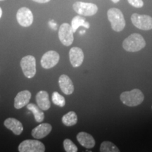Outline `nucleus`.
<instances>
[{
  "instance_id": "obj_1",
  "label": "nucleus",
  "mask_w": 152,
  "mask_h": 152,
  "mask_svg": "<svg viewBox=\"0 0 152 152\" xmlns=\"http://www.w3.org/2000/svg\"><path fill=\"white\" fill-rule=\"evenodd\" d=\"M146 42L144 37L138 33H133L125 38L123 42V47L127 52H137L144 48Z\"/></svg>"
},
{
  "instance_id": "obj_2",
  "label": "nucleus",
  "mask_w": 152,
  "mask_h": 152,
  "mask_svg": "<svg viewBox=\"0 0 152 152\" xmlns=\"http://www.w3.org/2000/svg\"><path fill=\"white\" fill-rule=\"evenodd\" d=\"M120 99L123 104L128 106H137L141 104L144 99L142 92L139 89H134L121 93Z\"/></svg>"
},
{
  "instance_id": "obj_3",
  "label": "nucleus",
  "mask_w": 152,
  "mask_h": 152,
  "mask_svg": "<svg viewBox=\"0 0 152 152\" xmlns=\"http://www.w3.org/2000/svg\"><path fill=\"white\" fill-rule=\"evenodd\" d=\"M107 16L111 23V28L115 32H121L125 27V20L123 14L120 9L111 8L107 11Z\"/></svg>"
},
{
  "instance_id": "obj_4",
  "label": "nucleus",
  "mask_w": 152,
  "mask_h": 152,
  "mask_svg": "<svg viewBox=\"0 0 152 152\" xmlns=\"http://www.w3.org/2000/svg\"><path fill=\"white\" fill-rule=\"evenodd\" d=\"M73 10L80 16H92L97 13V6L93 3L77 1L73 5Z\"/></svg>"
},
{
  "instance_id": "obj_5",
  "label": "nucleus",
  "mask_w": 152,
  "mask_h": 152,
  "mask_svg": "<svg viewBox=\"0 0 152 152\" xmlns=\"http://www.w3.org/2000/svg\"><path fill=\"white\" fill-rule=\"evenodd\" d=\"M20 67L24 75L28 78H32L36 74V60L32 55L24 56L20 61Z\"/></svg>"
},
{
  "instance_id": "obj_6",
  "label": "nucleus",
  "mask_w": 152,
  "mask_h": 152,
  "mask_svg": "<svg viewBox=\"0 0 152 152\" xmlns=\"http://www.w3.org/2000/svg\"><path fill=\"white\" fill-rule=\"evenodd\" d=\"M18 149L20 152H44L45 146L38 140H26L19 144Z\"/></svg>"
},
{
  "instance_id": "obj_7",
  "label": "nucleus",
  "mask_w": 152,
  "mask_h": 152,
  "mask_svg": "<svg viewBox=\"0 0 152 152\" xmlns=\"http://www.w3.org/2000/svg\"><path fill=\"white\" fill-rule=\"evenodd\" d=\"M131 21L136 28L142 30L152 29V18L148 15L133 14L131 16Z\"/></svg>"
},
{
  "instance_id": "obj_8",
  "label": "nucleus",
  "mask_w": 152,
  "mask_h": 152,
  "mask_svg": "<svg viewBox=\"0 0 152 152\" xmlns=\"http://www.w3.org/2000/svg\"><path fill=\"white\" fill-rule=\"evenodd\" d=\"M73 31L71 26L66 23H63L58 29V38L64 46H71L74 40Z\"/></svg>"
},
{
  "instance_id": "obj_9",
  "label": "nucleus",
  "mask_w": 152,
  "mask_h": 152,
  "mask_svg": "<svg viewBox=\"0 0 152 152\" xmlns=\"http://www.w3.org/2000/svg\"><path fill=\"white\" fill-rule=\"evenodd\" d=\"M17 21L23 27H29L33 23V14L27 7L19 9L16 14Z\"/></svg>"
},
{
  "instance_id": "obj_10",
  "label": "nucleus",
  "mask_w": 152,
  "mask_h": 152,
  "mask_svg": "<svg viewBox=\"0 0 152 152\" xmlns=\"http://www.w3.org/2000/svg\"><path fill=\"white\" fill-rule=\"evenodd\" d=\"M60 59V56L55 51H49L42 56L40 63L42 68L45 69H50L58 64Z\"/></svg>"
},
{
  "instance_id": "obj_11",
  "label": "nucleus",
  "mask_w": 152,
  "mask_h": 152,
  "mask_svg": "<svg viewBox=\"0 0 152 152\" xmlns=\"http://www.w3.org/2000/svg\"><path fill=\"white\" fill-rule=\"evenodd\" d=\"M69 58L71 65L74 68L79 67L84 61V53L80 48L74 47L69 52Z\"/></svg>"
},
{
  "instance_id": "obj_12",
  "label": "nucleus",
  "mask_w": 152,
  "mask_h": 152,
  "mask_svg": "<svg viewBox=\"0 0 152 152\" xmlns=\"http://www.w3.org/2000/svg\"><path fill=\"white\" fill-rule=\"evenodd\" d=\"M31 99V93L28 90H23L18 92L14 99V107L16 109H20L27 106Z\"/></svg>"
},
{
  "instance_id": "obj_13",
  "label": "nucleus",
  "mask_w": 152,
  "mask_h": 152,
  "mask_svg": "<svg viewBox=\"0 0 152 152\" xmlns=\"http://www.w3.org/2000/svg\"><path fill=\"white\" fill-rule=\"evenodd\" d=\"M52 130V126L49 123H41L31 132L32 136L35 139H42L47 137Z\"/></svg>"
},
{
  "instance_id": "obj_14",
  "label": "nucleus",
  "mask_w": 152,
  "mask_h": 152,
  "mask_svg": "<svg viewBox=\"0 0 152 152\" xmlns=\"http://www.w3.org/2000/svg\"><path fill=\"white\" fill-rule=\"evenodd\" d=\"M4 125L16 135H20L23 131V126L20 121L14 118H9L6 119L4 122Z\"/></svg>"
},
{
  "instance_id": "obj_15",
  "label": "nucleus",
  "mask_w": 152,
  "mask_h": 152,
  "mask_svg": "<svg viewBox=\"0 0 152 152\" xmlns=\"http://www.w3.org/2000/svg\"><path fill=\"white\" fill-rule=\"evenodd\" d=\"M61 90L66 95H70L74 92V85L71 79L66 75H61L58 79Z\"/></svg>"
},
{
  "instance_id": "obj_16",
  "label": "nucleus",
  "mask_w": 152,
  "mask_h": 152,
  "mask_svg": "<svg viewBox=\"0 0 152 152\" xmlns=\"http://www.w3.org/2000/svg\"><path fill=\"white\" fill-rule=\"evenodd\" d=\"M77 140L83 147L86 149H92L95 146V140L89 133L80 132L77 134Z\"/></svg>"
},
{
  "instance_id": "obj_17",
  "label": "nucleus",
  "mask_w": 152,
  "mask_h": 152,
  "mask_svg": "<svg viewBox=\"0 0 152 152\" xmlns=\"http://www.w3.org/2000/svg\"><path fill=\"white\" fill-rule=\"evenodd\" d=\"M36 102L37 106L42 111H47L51 106L49 94L46 91H39L36 95Z\"/></svg>"
},
{
  "instance_id": "obj_18",
  "label": "nucleus",
  "mask_w": 152,
  "mask_h": 152,
  "mask_svg": "<svg viewBox=\"0 0 152 152\" xmlns=\"http://www.w3.org/2000/svg\"><path fill=\"white\" fill-rule=\"evenodd\" d=\"M27 109L33 113L36 122L41 123L44 121V119H45V113H44L42 110L37 105L28 103L27 104Z\"/></svg>"
},
{
  "instance_id": "obj_19",
  "label": "nucleus",
  "mask_w": 152,
  "mask_h": 152,
  "mask_svg": "<svg viewBox=\"0 0 152 152\" xmlns=\"http://www.w3.org/2000/svg\"><path fill=\"white\" fill-rule=\"evenodd\" d=\"M71 26L73 33H75L76 30H77V28H78L80 26H83V27L86 28H90V23L87 21H86L84 17L81 16L80 15L74 17L71 21Z\"/></svg>"
},
{
  "instance_id": "obj_20",
  "label": "nucleus",
  "mask_w": 152,
  "mask_h": 152,
  "mask_svg": "<svg viewBox=\"0 0 152 152\" xmlns=\"http://www.w3.org/2000/svg\"><path fill=\"white\" fill-rule=\"evenodd\" d=\"M62 123L67 127H71L77 123V114L74 111H69L62 117Z\"/></svg>"
},
{
  "instance_id": "obj_21",
  "label": "nucleus",
  "mask_w": 152,
  "mask_h": 152,
  "mask_svg": "<svg viewBox=\"0 0 152 152\" xmlns=\"http://www.w3.org/2000/svg\"><path fill=\"white\" fill-rule=\"evenodd\" d=\"M101 152H119L120 149L113 143L109 141H104L101 144Z\"/></svg>"
},
{
  "instance_id": "obj_22",
  "label": "nucleus",
  "mask_w": 152,
  "mask_h": 152,
  "mask_svg": "<svg viewBox=\"0 0 152 152\" xmlns=\"http://www.w3.org/2000/svg\"><path fill=\"white\" fill-rule=\"evenodd\" d=\"M52 100L54 104L60 106V107H64L66 104L65 98L57 92H54L52 94Z\"/></svg>"
},
{
  "instance_id": "obj_23",
  "label": "nucleus",
  "mask_w": 152,
  "mask_h": 152,
  "mask_svg": "<svg viewBox=\"0 0 152 152\" xmlns=\"http://www.w3.org/2000/svg\"><path fill=\"white\" fill-rule=\"evenodd\" d=\"M64 147L66 152H77V147L69 139H66L64 141Z\"/></svg>"
},
{
  "instance_id": "obj_24",
  "label": "nucleus",
  "mask_w": 152,
  "mask_h": 152,
  "mask_svg": "<svg viewBox=\"0 0 152 152\" xmlns=\"http://www.w3.org/2000/svg\"><path fill=\"white\" fill-rule=\"evenodd\" d=\"M128 3L135 8H142L144 6L142 0H128Z\"/></svg>"
},
{
  "instance_id": "obj_25",
  "label": "nucleus",
  "mask_w": 152,
  "mask_h": 152,
  "mask_svg": "<svg viewBox=\"0 0 152 152\" xmlns=\"http://www.w3.org/2000/svg\"><path fill=\"white\" fill-rule=\"evenodd\" d=\"M33 1H35V2H37V3L44 4V3L49 2V1H50V0H33Z\"/></svg>"
},
{
  "instance_id": "obj_26",
  "label": "nucleus",
  "mask_w": 152,
  "mask_h": 152,
  "mask_svg": "<svg viewBox=\"0 0 152 152\" xmlns=\"http://www.w3.org/2000/svg\"><path fill=\"white\" fill-rule=\"evenodd\" d=\"M111 1H112V2H113V3H118V1H120V0H111Z\"/></svg>"
},
{
  "instance_id": "obj_27",
  "label": "nucleus",
  "mask_w": 152,
  "mask_h": 152,
  "mask_svg": "<svg viewBox=\"0 0 152 152\" xmlns=\"http://www.w3.org/2000/svg\"><path fill=\"white\" fill-rule=\"evenodd\" d=\"M1 16H2V10H1V7H0V18H1Z\"/></svg>"
},
{
  "instance_id": "obj_28",
  "label": "nucleus",
  "mask_w": 152,
  "mask_h": 152,
  "mask_svg": "<svg viewBox=\"0 0 152 152\" xmlns=\"http://www.w3.org/2000/svg\"><path fill=\"white\" fill-rule=\"evenodd\" d=\"M0 1H3V0H0Z\"/></svg>"
}]
</instances>
